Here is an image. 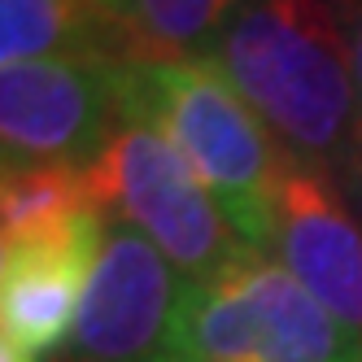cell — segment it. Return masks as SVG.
<instances>
[{
	"label": "cell",
	"instance_id": "cell-1",
	"mask_svg": "<svg viewBox=\"0 0 362 362\" xmlns=\"http://www.w3.org/2000/svg\"><path fill=\"white\" fill-rule=\"evenodd\" d=\"M210 62L267 122L284 158L341 184L362 140V92L327 0H240Z\"/></svg>",
	"mask_w": 362,
	"mask_h": 362
},
{
	"label": "cell",
	"instance_id": "cell-2",
	"mask_svg": "<svg viewBox=\"0 0 362 362\" xmlns=\"http://www.w3.org/2000/svg\"><path fill=\"white\" fill-rule=\"evenodd\" d=\"M118 105L184 153L245 249L271 253L288 158L214 62H122Z\"/></svg>",
	"mask_w": 362,
	"mask_h": 362
},
{
	"label": "cell",
	"instance_id": "cell-3",
	"mask_svg": "<svg viewBox=\"0 0 362 362\" xmlns=\"http://www.w3.org/2000/svg\"><path fill=\"white\" fill-rule=\"evenodd\" d=\"M175 362H362V336L310 297L275 253L245 249L188 288Z\"/></svg>",
	"mask_w": 362,
	"mask_h": 362
},
{
	"label": "cell",
	"instance_id": "cell-4",
	"mask_svg": "<svg viewBox=\"0 0 362 362\" xmlns=\"http://www.w3.org/2000/svg\"><path fill=\"white\" fill-rule=\"evenodd\" d=\"M88 179L100 210L114 223L136 227L188 288L214 279L245 253L184 153L140 118L118 122L105 153L88 166Z\"/></svg>",
	"mask_w": 362,
	"mask_h": 362
},
{
	"label": "cell",
	"instance_id": "cell-5",
	"mask_svg": "<svg viewBox=\"0 0 362 362\" xmlns=\"http://www.w3.org/2000/svg\"><path fill=\"white\" fill-rule=\"evenodd\" d=\"M122 122L118 66L88 57H40L0 70L5 170H88Z\"/></svg>",
	"mask_w": 362,
	"mask_h": 362
},
{
	"label": "cell",
	"instance_id": "cell-6",
	"mask_svg": "<svg viewBox=\"0 0 362 362\" xmlns=\"http://www.w3.org/2000/svg\"><path fill=\"white\" fill-rule=\"evenodd\" d=\"M188 284L136 227L110 223L62 362H175Z\"/></svg>",
	"mask_w": 362,
	"mask_h": 362
},
{
	"label": "cell",
	"instance_id": "cell-7",
	"mask_svg": "<svg viewBox=\"0 0 362 362\" xmlns=\"http://www.w3.org/2000/svg\"><path fill=\"white\" fill-rule=\"evenodd\" d=\"M271 253L310 297L362 336V223L327 175L297 162L284 166Z\"/></svg>",
	"mask_w": 362,
	"mask_h": 362
},
{
	"label": "cell",
	"instance_id": "cell-8",
	"mask_svg": "<svg viewBox=\"0 0 362 362\" xmlns=\"http://www.w3.org/2000/svg\"><path fill=\"white\" fill-rule=\"evenodd\" d=\"M110 214L96 210L79 227L35 245L0 249V336L31 354H57L79 315Z\"/></svg>",
	"mask_w": 362,
	"mask_h": 362
},
{
	"label": "cell",
	"instance_id": "cell-9",
	"mask_svg": "<svg viewBox=\"0 0 362 362\" xmlns=\"http://www.w3.org/2000/svg\"><path fill=\"white\" fill-rule=\"evenodd\" d=\"M40 57L132 62L127 40L96 0H0V62Z\"/></svg>",
	"mask_w": 362,
	"mask_h": 362
},
{
	"label": "cell",
	"instance_id": "cell-10",
	"mask_svg": "<svg viewBox=\"0 0 362 362\" xmlns=\"http://www.w3.org/2000/svg\"><path fill=\"white\" fill-rule=\"evenodd\" d=\"M132 62H210L240 0H96Z\"/></svg>",
	"mask_w": 362,
	"mask_h": 362
},
{
	"label": "cell",
	"instance_id": "cell-11",
	"mask_svg": "<svg viewBox=\"0 0 362 362\" xmlns=\"http://www.w3.org/2000/svg\"><path fill=\"white\" fill-rule=\"evenodd\" d=\"M100 205L92 197L88 170L74 166H31L5 170L0 192V249L5 245H35L79 227Z\"/></svg>",
	"mask_w": 362,
	"mask_h": 362
},
{
	"label": "cell",
	"instance_id": "cell-12",
	"mask_svg": "<svg viewBox=\"0 0 362 362\" xmlns=\"http://www.w3.org/2000/svg\"><path fill=\"white\" fill-rule=\"evenodd\" d=\"M327 9L336 13L345 31V44H349V62H354V74H358V92H362V0H327Z\"/></svg>",
	"mask_w": 362,
	"mask_h": 362
},
{
	"label": "cell",
	"instance_id": "cell-13",
	"mask_svg": "<svg viewBox=\"0 0 362 362\" xmlns=\"http://www.w3.org/2000/svg\"><path fill=\"white\" fill-rule=\"evenodd\" d=\"M336 188H341V197L349 201V210L362 223V140H358V148H354V158H349V166H345V175H341Z\"/></svg>",
	"mask_w": 362,
	"mask_h": 362
},
{
	"label": "cell",
	"instance_id": "cell-14",
	"mask_svg": "<svg viewBox=\"0 0 362 362\" xmlns=\"http://www.w3.org/2000/svg\"><path fill=\"white\" fill-rule=\"evenodd\" d=\"M0 362H40V354H31L18 341H5V336H0Z\"/></svg>",
	"mask_w": 362,
	"mask_h": 362
}]
</instances>
